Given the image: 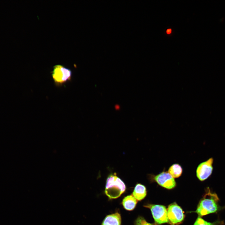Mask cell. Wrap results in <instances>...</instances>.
Masks as SVG:
<instances>
[{
  "mask_svg": "<svg viewBox=\"0 0 225 225\" xmlns=\"http://www.w3.org/2000/svg\"><path fill=\"white\" fill-rule=\"evenodd\" d=\"M219 202L220 199L217 193L207 187L195 212L200 217L210 214L217 213L225 208L221 206Z\"/></svg>",
  "mask_w": 225,
  "mask_h": 225,
  "instance_id": "1",
  "label": "cell"
},
{
  "mask_svg": "<svg viewBox=\"0 0 225 225\" xmlns=\"http://www.w3.org/2000/svg\"><path fill=\"white\" fill-rule=\"evenodd\" d=\"M126 189L124 182L116 173L109 175L106 182L105 193L110 199L119 198Z\"/></svg>",
  "mask_w": 225,
  "mask_h": 225,
  "instance_id": "2",
  "label": "cell"
},
{
  "mask_svg": "<svg viewBox=\"0 0 225 225\" xmlns=\"http://www.w3.org/2000/svg\"><path fill=\"white\" fill-rule=\"evenodd\" d=\"M53 80L56 85L62 86L71 80V70L61 65H56L51 72Z\"/></svg>",
  "mask_w": 225,
  "mask_h": 225,
  "instance_id": "3",
  "label": "cell"
},
{
  "mask_svg": "<svg viewBox=\"0 0 225 225\" xmlns=\"http://www.w3.org/2000/svg\"><path fill=\"white\" fill-rule=\"evenodd\" d=\"M149 178L152 181L167 189H172L176 185L174 178L167 172L163 171L156 175H150Z\"/></svg>",
  "mask_w": 225,
  "mask_h": 225,
  "instance_id": "4",
  "label": "cell"
},
{
  "mask_svg": "<svg viewBox=\"0 0 225 225\" xmlns=\"http://www.w3.org/2000/svg\"><path fill=\"white\" fill-rule=\"evenodd\" d=\"M144 206L150 209L155 222L157 224L159 225L168 222L167 209L164 206L148 204Z\"/></svg>",
  "mask_w": 225,
  "mask_h": 225,
  "instance_id": "5",
  "label": "cell"
},
{
  "mask_svg": "<svg viewBox=\"0 0 225 225\" xmlns=\"http://www.w3.org/2000/svg\"><path fill=\"white\" fill-rule=\"evenodd\" d=\"M213 159L209 158L200 163L196 169V176L198 179L203 181L207 179L212 174L213 170Z\"/></svg>",
  "mask_w": 225,
  "mask_h": 225,
  "instance_id": "6",
  "label": "cell"
},
{
  "mask_svg": "<svg viewBox=\"0 0 225 225\" xmlns=\"http://www.w3.org/2000/svg\"><path fill=\"white\" fill-rule=\"evenodd\" d=\"M167 211L168 220L172 224H179L184 220V212L182 208L176 203L169 205Z\"/></svg>",
  "mask_w": 225,
  "mask_h": 225,
  "instance_id": "7",
  "label": "cell"
},
{
  "mask_svg": "<svg viewBox=\"0 0 225 225\" xmlns=\"http://www.w3.org/2000/svg\"><path fill=\"white\" fill-rule=\"evenodd\" d=\"M121 217L118 212L107 215L103 219L101 225H121Z\"/></svg>",
  "mask_w": 225,
  "mask_h": 225,
  "instance_id": "8",
  "label": "cell"
},
{
  "mask_svg": "<svg viewBox=\"0 0 225 225\" xmlns=\"http://www.w3.org/2000/svg\"><path fill=\"white\" fill-rule=\"evenodd\" d=\"M147 193L145 186L141 183H137L134 188L132 195L137 201H141L145 197Z\"/></svg>",
  "mask_w": 225,
  "mask_h": 225,
  "instance_id": "9",
  "label": "cell"
},
{
  "mask_svg": "<svg viewBox=\"0 0 225 225\" xmlns=\"http://www.w3.org/2000/svg\"><path fill=\"white\" fill-rule=\"evenodd\" d=\"M122 203L125 209L128 211H132L135 208L137 203V200L132 195H128L123 199Z\"/></svg>",
  "mask_w": 225,
  "mask_h": 225,
  "instance_id": "10",
  "label": "cell"
},
{
  "mask_svg": "<svg viewBox=\"0 0 225 225\" xmlns=\"http://www.w3.org/2000/svg\"><path fill=\"white\" fill-rule=\"evenodd\" d=\"M168 172L174 178H178L182 175V169L181 166L178 164H174L169 168Z\"/></svg>",
  "mask_w": 225,
  "mask_h": 225,
  "instance_id": "11",
  "label": "cell"
},
{
  "mask_svg": "<svg viewBox=\"0 0 225 225\" xmlns=\"http://www.w3.org/2000/svg\"><path fill=\"white\" fill-rule=\"evenodd\" d=\"M224 224L223 220H217L212 222H208L199 216L196 220L193 225H223Z\"/></svg>",
  "mask_w": 225,
  "mask_h": 225,
  "instance_id": "12",
  "label": "cell"
},
{
  "mask_svg": "<svg viewBox=\"0 0 225 225\" xmlns=\"http://www.w3.org/2000/svg\"><path fill=\"white\" fill-rule=\"evenodd\" d=\"M134 224L135 225H153L152 224L147 222L143 217L141 216H139L135 220Z\"/></svg>",
  "mask_w": 225,
  "mask_h": 225,
  "instance_id": "13",
  "label": "cell"
},
{
  "mask_svg": "<svg viewBox=\"0 0 225 225\" xmlns=\"http://www.w3.org/2000/svg\"><path fill=\"white\" fill-rule=\"evenodd\" d=\"M171 32V29H168L167 30V33L168 34H170Z\"/></svg>",
  "mask_w": 225,
  "mask_h": 225,
  "instance_id": "14",
  "label": "cell"
}]
</instances>
